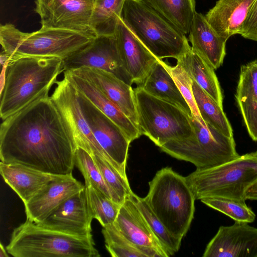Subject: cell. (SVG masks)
<instances>
[{
    "label": "cell",
    "mask_w": 257,
    "mask_h": 257,
    "mask_svg": "<svg viewBox=\"0 0 257 257\" xmlns=\"http://www.w3.org/2000/svg\"><path fill=\"white\" fill-rule=\"evenodd\" d=\"M77 147L46 94L3 120L0 159L58 175L71 174Z\"/></svg>",
    "instance_id": "1"
},
{
    "label": "cell",
    "mask_w": 257,
    "mask_h": 257,
    "mask_svg": "<svg viewBox=\"0 0 257 257\" xmlns=\"http://www.w3.org/2000/svg\"><path fill=\"white\" fill-rule=\"evenodd\" d=\"M76 90L81 111L95 138L109 156L115 169L127 178L126 165L131 142L115 122L77 88Z\"/></svg>",
    "instance_id": "11"
},
{
    "label": "cell",
    "mask_w": 257,
    "mask_h": 257,
    "mask_svg": "<svg viewBox=\"0 0 257 257\" xmlns=\"http://www.w3.org/2000/svg\"><path fill=\"white\" fill-rule=\"evenodd\" d=\"M245 199L257 200V180L246 190L245 193Z\"/></svg>",
    "instance_id": "38"
},
{
    "label": "cell",
    "mask_w": 257,
    "mask_h": 257,
    "mask_svg": "<svg viewBox=\"0 0 257 257\" xmlns=\"http://www.w3.org/2000/svg\"><path fill=\"white\" fill-rule=\"evenodd\" d=\"M255 0H218L205 16L216 33L227 41L241 34L244 23Z\"/></svg>",
    "instance_id": "22"
},
{
    "label": "cell",
    "mask_w": 257,
    "mask_h": 257,
    "mask_svg": "<svg viewBox=\"0 0 257 257\" xmlns=\"http://www.w3.org/2000/svg\"><path fill=\"white\" fill-rule=\"evenodd\" d=\"M114 36L121 60L133 83L142 85L159 59L137 38L121 18Z\"/></svg>",
    "instance_id": "16"
},
{
    "label": "cell",
    "mask_w": 257,
    "mask_h": 257,
    "mask_svg": "<svg viewBox=\"0 0 257 257\" xmlns=\"http://www.w3.org/2000/svg\"><path fill=\"white\" fill-rule=\"evenodd\" d=\"M179 64L210 97L222 107L223 95L214 69L189 46L177 60Z\"/></svg>",
    "instance_id": "25"
},
{
    "label": "cell",
    "mask_w": 257,
    "mask_h": 257,
    "mask_svg": "<svg viewBox=\"0 0 257 257\" xmlns=\"http://www.w3.org/2000/svg\"><path fill=\"white\" fill-rule=\"evenodd\" d=\"M75 165L85 179V186L91 185L114 202L122 204L123 202L105 182L92 156L81 148L76 150Z\"/></svg>",
    "instance_id": "31"
},
{
    "label": "cell",
    "mask_w": 257,
    "mask_h": 257,
    "mask_svg": "<svg viewBox=\"0 0 257 257\" xmlns=\"http://www.w3.org/2000/svg\"><path fill=\"white\" fill-rule=\"evenodd\" d=\"M201 201L209 207L232 218L234 221L253 222L256 215L245 200L223 197H206Z\"/></svg>",
    "instance_id": "34"
},
{
    "label": "cell",
    "mask_w": 257,
    "mask_h": 257,
    "mask_svg": "<svg viewBox=\"0 0 257 257\" xmlns=\"http://www.w3.org/2000/svg\"><path fill=\"white\" fill-rule=\"evenodd\" d=\"M95 0H35L41 28L72 31L96 37L90 23Z\"/></svg>",
    "instance_id": "12"
},
{
    "label": "cell",
    "mask_w": 257,
    "mask_h": 257,
    "mask_svg": "<svg viewBox=\"0 0 257 257\" xmlns=\"http://www.w3.org/2000/svg\"><path fill=\"white\" fill-rule=\"evenodd\" d=\"M93 218L85 187L73 195L37 224L61 233L83 237H92Z\"/></svg>",
    "instance_id": "14"
},
{
    "label": "cell",
    "mask_w": 257,
    "mask_h": 257,
    "mask_svg": "<svg viewBox=\"0 0 257 257\" xmlns=\"http://www.w3.org/2000/svg\"><path fill=\"white\" fill-rule=\"evenodd\" d=\"M149 185L146 202L170 233L182 240L194 218L196 200L186 178L165 167Z\"/></svg>",
    "instance_id": "3"
},
{
    "label": "cell",
    "mask_w": 257,
    "mask_h": 257,
    "mask_svg": "<svg viewBox=\"0 0 257 257\" xmlns=\"http://www.w3.org/2000/svg\"><path fill=\"white\" fill-rule=\"evenodd\" d=\"M84 67L106 71L128 85L133 83L119 55L114 35L97 36L87 45L63 59L64 71Z\"/></svg>",
    "instance_id": "13"
},
{
    "label": "cell",
    "mask_w": 257,
    "mask_h": 257,
    "mask_svg": "<svg viewBox=\"0 0 257 257\" xmlns=\"http://www.w3.org/2000/svg\"><path fill=\"white\" fill-rule=\"evenodd\" d=\"M193 135L182 140L170 141L160 147L171 156L194 164L197 169L217 166L240 155L233 137H228L212 125L190 116Z\"/></svg>",
    "instance_id": "8"
},
{
    "label": "cell",
    "mask_w": 257,
    "mask_h": 257,
    "mask_svg": "<svg viewBox=\"0 0 257 257\" xmlns=\"http://www.w3.org/2000/svg\"><path fill=\"white\" fill-rule=\"evenodd\" d=\"M6 249L15 257L100 256L92 237H79L56 231L28 219L14 229Z\"/></svg>",
    "instance_id": "4"
},
{
    "label": "cell",
    "mask_w": 257,
    "mask_h": 257,
    "mask_svg": "<svg viewBox=\"0 0 257 257\" xmlns=\"http://www.w3.org/2000/svg\"><path fill=\"white\" fill-rule=\"evenodd\" d=\"M85 188L72 173L60 175L24 204L27 219L36 223L46 219L67 199Z\"/></svg>",
    "instance_id": "17"
},
{
    "label": "cell",
    "mask_w": 257,
    "mask_h": 257,
    "mask_svg": "<svg viewBox=\"0 0 257 257\" xmlns=\"http://www.w3.org/2000/svg\"><path fill=\"white\" fill-rule=\"evenodd\" d=\"M240 35L246 39L257 41V0L248 13Z\"/></svg>",
    "instance_id": "37"
},
{
    "label": "cell",
    "mask_w": 257,
    "mask_h": 257,
    "mask_svg": "<svg viewBox=\"0 0 257 257\" xmlns=\"http://www.w3.org/2000/svg\"><path fill=\"white\" fill-rule=\"evenodd\" d=\"M192 91L200 114L203 120L228 137H233L230 123L220 106L195 81Z\"/></svg>",
    "instance_id": "28"
},
{
    "label": "cell",
    "mask_w": 257,
    "mask_h": 257,
    "mask_svg": "<svg viewBox=\"0 0 257 257\" xmlns=\"http://www.w3.org/2000/svg\"><path fill=\"white\" fill-rule=\"evenodd\" d=\"M1 93L0 116L4 120L48 94L64 72L63 59L53 57H22L6 63Z\"/></svg>",
    "instance_id": "2"
},
{
    "label": "cell",
    "mask_w": 257,
    "mask_h": 257,
    "mask_svg": "<svg viewBox=\"0 0 257 257\" xmlns=\"http://www.w3.org/2000/svg\"><path fill=\"white\" fill-rule=\"evenodd\" d=\"M162 63L173 77L181 93L188 104L191 111V116L201 122H204L193 96L191 78L179 64L171 66L163 61Z\"/></svg>",
    "instance_id": "36"
},
{
    "label": "cell",
    "mask_w": 257,
    "mask_h": 257,
    "mask_svg": "<svg viewBox=\"0 0 257 257\" xmlns=\"http://www.w3.org/2000/svg\"><path fill=\"white\" fill-rule=\"evenodd\" d=\"M107 185L123 202L133 192L127 178L123 177L111 164L98 156H92Z\"/></svg>",
    "instance_id": "35"
},
{
    "label": "cell",
    "mask_w": 257,
    "mask_h": 257,
    "mask_svg": "<svg viewBox=\"0 0 257 257\" xmlns=\"http://www.w3.org/2000/svg\"><path fill=\"white\" fill-rule=\"evenodd\" d=\"M131 198L147 222L152 231L170 255L178 251L181 240L173 236L152 211L144 198L133 192Z\"/></svg>",
    "instance_id": "32"
},
{
    "label": "cell",
    "mask_w": 257,
    "mask_h": 257,
    "mask_svg": "<svg viewBox=\"0 0 257 257\" xmlns=\"http://www.w3.org/2000/svg\"><path fill=\"white\" fill-rule=\"evenodd\" d=\"M185 35L189 33L195 10V0H144Z\"/></svg>",
    "instance_id": "27"
},
{
    "label": "cell",
    "mask_w": 257,
    "mask_h": 257,
    "mask_svg": "<svg viewBox=\"0 0 257 257\" xmlns=\"http://www.w3.org/2000/svg\"><path fill=\"white\" fill-rule=\"evenodd\" d=\"M113 224L125 238L135 245L141 248H154L163 253L164 257L170 256L157 238L130 196L121 205Z\"/></svg>",
    "instance_id": "18"
},
{
    "label": "cell",
    "mask_w": 257,
    "mask_h": 257,
    "mask_svg": "<svg viewBox=\"0 0 257 257\" xmlns=\"http://www.w3.org/2000/svg\"><path fill=\"white\" fill-rule=\"evenodd\" d=\"M189 41L193 50L214 70L222 64L226 41L219 36L201 13L195 14Z\"/></svg>",
    "instance_id": "21"
},
{
    "label": "cell",
    "mask_w": 257,
    "mask_h": 257,
    "mask_svg": "<svg viewBox=\"0 0 257 257\" xmlns=\"http://www.w3.org/2000/svg\"><path fill=\"white\" fill-rule=\"evenodd\" d=\"M0 173L5 182L18 194L24 204L60 176L21 164L2 162L0 163Z\"/></svg>",
    "instance_id": "23"
},
{
    "label": "cell",
    "mask_w": 257,
    "mask_h": 257,
    "mask_svg": "<svg viewBox=\"0 0 257 257\" xmlns=\"http://www.w3.org/2000/svg\"><path fill=\"white\" fill-rule=\"evenodd\" d=\"M55 84L50 96L76 147L84 149L91 156L99 157L114 167L109 156L95 138L83 116L74 85L65 75Z\"/></svg>",
    "instance_id": "10"
},
{
    "label": "cell",
    "mask_w": 257,
    "mask_h": 257,
    "mask_svg": "<svg viewBox=\"0 0 257 257\" xmlns=\"http://www.w3.org/2000/svg\"><path fill=\"white\" fill-rule=\"evenodd\" d=\"M126 0H95L91 28L96 37L113 36Z\"/></svg>",
    "instance_id": "29"
},
{
    "label": "cell",
    "mask_w": 257,
    "mask_h": 257,
    "mask_svg": "<svg viewBox=\"0 0 257 257\" xmlns=\"http://www.w3.org/2000/svg\"><path fill=\"white\" fill-rule=\"evenodd\" d=\"M76 70L93 82L138 128L135 91L132 85L102 69L84 67Z\"/></svg>",
    "instance_id": "19"
},
{
    "label": "cell",
    "mask_w": 257,
    "mask_h": 257,
    "mask_svg": "<svg viewBox=\"0 0 257 257\" xmlns=\"http://www.w3.org/2000/svg\"><path fill=\"white\" fill-rule=\"evenodd\" d=\"M66 76L93 104L115 122L132 142L139 138V128L91 80L76 69L64 71Z\"/></svg>",
    "instance_id": "20"
},
{
    "label": "cell",
    "mask_w": 257,
    "mask_h": 257,
    "mask_svg": "<svg viewBox=\"0 0 257 257\" xmlns=\"http://www.w3.org/2000/svg\"><path fill=\"white\" fill-rule=\"evenodd\" d=\"M252 154H253V155L257 157V150L255 152H253Z\"/></svg>",
    "instance_id": "40"
},
{
    "label": "cell",
    "mask_w": 257,
    "mask_h": 257,
    "mask_svg": "<svg viewBox=\"0 0 257 257\" xmlns=\"http://www.w3.org/2000/svg\"><path fill=\"white\" fill-rule=\"evenodd\" d=\"M7 250L4 247V246L2 243H0V257H8Z\"/></svg>",
    "instance_id": "39"
},
{
    "label": "cell",
    "mask_w": 257,
    "mask_h": 257,
    "mask_svg": "<svg viewBox=\"0 0 257 257\" xmlns=\"http://www.w3.org/2000/svg\"><path fill=\"white\" fill-rule=\"evenodd\" d=\"M102 233L105 247L113 257H164L155 248L135 245L125 238L113 224L103 227Z\"/></svg>",
    "instance_id": "30"
},
{
    "label": "cell",
    "mask_w": 257,
    "mask_h": 257,
    "mask_svg": "<svg viewBox=\"0 0 257 257\" xmlns=\"http://www.w3.org/2000/svg\"><path fill=\"white\" fill-rule=\"evenodd\" d=\"M134 89L138 120L142 135L159 148L166 143L193 135L190 115L178 106L156 97L141 86Z\"/></svg>",
    "instance_id": "9"
},
{
    "label": "cell",
    "mask_w": 257,
    "mask_h": 257,
    "mask_svg": "<svg viewBox=\"0 0 257 257\" xmlns=\"http://www.w3.org/2000/svg\"><path fill=\"white\" fill-rule=\"evenodd\" d=\"M140 86L151 95L178 106L191 116L188 104L162 60H158Z\"/></svg>",
    "instance_id": "26"
},
{
    "label": "cell",
    "mask_w": 257,
    "mask_h": 257,
    "mask_svg": "<svg viewBox=\"0 0 257 257\" xmlns=\"http://www.w3.org/2000/svg\"><path fill=\"white\" fill-rule=\"evenodd\" d=\"M121 18L158 59L177 60L190 46L186 35L144 0H126Z\"/></svg>",
    "instance_id": "5"
},
{
    "label": "cell",
    "mask_w": 257,
    "mask_h": 257,
    "mask_svg": "<svg viewBox=\"0 0 257 257\" xmlns=\"http://www.w3.org/2000/svg\"><path fill=\"white\" fill-rule=\"evenodd\" d=\"M95 38L63 29L41 28L29 33L21 31L11 24L0 26V43L8 61L28 56L64 59Z\"/></svg>",
    "instance_id": "6"
},
{
    "label": "cell",
    "mask_w": 257,
    "mask_h": 257,
    "mask_svg": "<svg viewBox=\"0 0 257 257\" xmlns=\"http://www.w3.org/2000/svg\"><path fill=\"white\" fill-rule=\"evenodd\" d=\"M235 97L247 132L257 142V60L241 66Z\"/></svg>",
    "instance_id": "24"
},
{
    "label": "cell",
    "mask_w": 257,
    "mask_h": 257,
    "mask_svg": "<svg viewBox=\"0 0 257 257\" xmlns=\"http://www.w3.org/2000/svg\"><path fill=\"white\" fill-rule=\"evenodd\" d=\"M203 257H257V228L245 222L221 226L207 244Z\"/></svg>",
    "instance_id": "15"
},
{
    "label": "cell",
    "mask_w": 257,
    "mask_h": 257,
    "mask_svg": "<svg viewBox=\"0 0 257 257\" xmlns=\"http://www.w3.org/2000/svg\"><path fill=\"white\" fill-rule=\"evenodd\" d=\"M196 200L206 197L245 199L247 189L257 180V157L252 153L230 161L196 170L185 177Z\"/></svg>",
    "instance_id": "7"
},
{
    "label": "cell",
    "mask_w": 257,
    "mask_h": 257,
    "mask_svg": "<svg viewBox=\"0 0 257 257\" xmlns=\"http://www.w3.org/2000/svg\"><path fill=\"white\" fill-rule=\"evenodd\" d=\"M85 187L93 219H97L102 227L113 224L121 205L91 185L85 186Z\"/></svg>",
    "instance_id": "33"
}]
</instances>
